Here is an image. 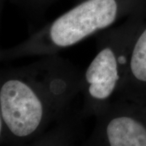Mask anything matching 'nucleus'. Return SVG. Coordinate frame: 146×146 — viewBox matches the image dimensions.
<instances>
[{"mask_svg":"<svg viewBox=\"0 0 146 146\" xmlns=\"http://www.w3.org/2000/svg\"><path fill=\"white\" fill-rule=\"evenodd\" d=\"M82 75L71 62L52 54L38 66L34 82L7 80L0 88V110L11 132L18 137L34 133L48 108H60L81 92Z\"/></svg>","mask_w":146,"mask_h":146,"instance_id":"obj_1","label":"nucleus"},{"mask_svg":"<svg viewBox=\"0 0 146 146\" xmlns=\"http://www.w3.org/2000/svg\"><path fill=\"white\" fill-rule=\"evenodd\" d=\"M136 26L124 24L99 33L97 51L82 75L81 92L94 108H103L125 84Z\"/></svg>","mask_w":146,"mask_h":146,"instance_id":"obj_2","label":"nucleus"},{"mask_svg":"<svg viewBox=\"0 0 146 146\" xmlns=\"http://www.w3.org/2000/svg\"><path fill=\"white\" fill-rule=\"evenodd\" d=\"M120 15L119 0H85L43 28L29 49L37 54H56L112 27Z\"/></svg>","mask_w":146,"mask_h":146,"instance_id":"obj_3","label":"nucleus"},{"mask_svg":"<svg viewBox=\"0 0 146 146\" xmlns=\"http://www.w3.org/2000/svg\"><path fill=\"white\" fill-rule=\"evenodd\" d=\"M105 126L109 146H146V127L141 121L124 112L116 110Z\"/></svg>","mask_w":146,"mask_h":146,"instance_id":"obj_4","label":"nucleus"},{"mask_svg":"<svg viewBox=\"0 0 146 146\" xmlns=\"http://www.w3.org/2000/svg\"><path fill=\"white\" fill-rule=\"evenodd\" d=\"M142 86H146V27L134 41L127 76L120 94L127 96L134 88Z\"/></svg>","mask_w":146,"mask_h":146,"instance_id":"obj_5","label":"nucleus"},{"mask_svg":"<svg viewBox=\"0 0 146 146\" xmlns=\"http://www.w3.org/2000/svg\"><path fill=\"white\" fill-rule=\"evenodd\" d=\"M2 115H1V110H0V136H1V131H2Z\"/></svg>","mask_w":146,"mask_h":146,"instance_id":"obj_6","label":"nucleus"}]
</instances>
